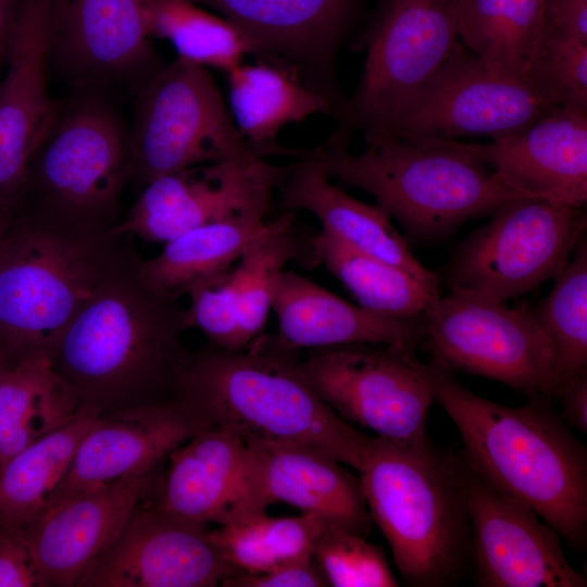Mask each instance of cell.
Returning a JSON list of instances; mask_svg holds the SVG:
<instances>
[{
  "mask_svg": "<svg viewBox=\"0 0 587 587\" xmlns=\"http://www.w3.org/2000/svg\"><path fill=\"white\" fill-rule=\"evenodd\" d=\"M433 402L453 422L467 466L498 491L530 508L573 549L587 547V451L551 405L508 407L483 398L430 359Z\"/></svg>",
  "mask_w": 587,
  "mask_h": 587,
  "instance_id": "obj_1",
  "label": "cell"
},
{
  "mask_svg": "<svg viewBox=\"0 0 587 587\" xmlns=\"http://www.w3.org/2000/svg\"><path fill=\"white\" fill-rule=\"evenodd\" d=\"M132 255L61 335L51 361L79 407L99 414L173 399L186 357L177 299L138 278Z\"/></svg>",
  "mask_w": 587,
  "mask_h": 587,
  "instance_id": "obj_2",
  "label": "cell"
},
{
  "mask_svg": "<svg viewBox=\"0 0 587 587\" xmlns=\"http://www.w3.org/2000/svg\"><path fill=\"white\" fill-rule=\"evenodd\" d=\"M173 399L203 428L230 432L247 444L314 446L358 472L371 438L325 403L295 352L271 336L238 351L209 345L187 352Z\"/></svg>",
  "mask_w": 587,
  "mask_h": 587,
  "instance_id": "obj_3",
  "label": "cell"
},
{
  "mask_svg": "<svg viewBox=\"0 0 587 587\" xmlns=\"http://www.w3.org/2000/svg\"><path fill=\"white\" fill-rule=\"evenodd\" d=\"M466 470L461 453L428 436L412 442L371 436L359 472L362 489L407 585L452 587L472 573Z\"/></svg>",
  "mask_w": 587,
  "mask_h": 587,
  "instance_id": "obj_4",
  "label": "cell"
},
{
  "mask_svg": "<svg viewBox=\"0 0 587 587\" xmlns=\"http://www.w3.org/2000/svg\"><path fill=\"white\" fill-rule=\"evenodd\" d=\"M305 158L329 179L373 196L413 242L444 240L520 196L457 140L382 137L359 153L323 143Z\"/></svg>",
  "mask_w": 587,
  "mask_h": 587,
  "instance_id": "obj_5",
  "label": "cell"
},
{
  "mask_svg": "<svg viewBox=\"0 0 587 587\" xmlns=\"http://www.w3.org/2000/svg\"><path fill=\"white\" fill-rule=\"evenodd\" d=\"M125 235L37 214L0 239V353L52 352L75 315L130 254Z\"/></svg>",
  "mask_w": 587,
  "mask_h": 587,
  "instance_id": "obj_6",
  "label": "cell"
},
{
  "mask_svg": "<svg viewBox=\"0 0 587 587\" xmlns=\"http://www.w3.org/2000/svg\"><path fill=\"white\" fill-rule=\"evenodd\" d=\"M129 179L127 129L109 97L78 91L55 105L28 165L25 188L37 214L92 229H112Z\"/></svg>",
  "mask_w": 587,
  "mask_h": 587,
  "instance_id": "obj_7",
  "label": "cell"
},
{
  "mask_svg": "<svg viewBox=\"0 0 587 587\" xmlns=\"http://www.w3.org/2000/svg\"><path fill=\"white\" fill-rule=\"evenodd\" d=\"M461 0H373L354 48L364 49L359 84L326 143L384 137L400 108L449 59L459 40Z\"/></svg>",
  "mask_w": 587,
  "mask_h": 587,
  "instance_id": "obj_8",
  "label": "cell"
},
{
  "mask_svg": "<svg viewBox=\"0 0 587 587\" xmlns=\"http://www.w3.org/2000/svg\"><path fill=\"white\" fill-rule=\"evenodd\" d=\"M127 146L129 179L141 187L188 167L262 157L237 129L209 68L178 57L136 90Z\"/></svg>",
  "mask_w": 587,
  "mask_h": 587,
  "instance_id": "obj_9",
  "label": "cell"
},
{
  "mask_svg": "<svg viewBox=\"0 0 587 587\" xmlns=\"http://www.w3.org/2000/svg\"><path fill=\"white\" fill-rule=\"evenodd\" d=\"M454 249L442 273L450 291L495 300L524 295L555 278L586 236L583 207L512 198Z\"/></svg>",
  "mask_w": 587,
  "mask_h": 587,
  "instance_id": "obj_10",
  "label": "cell"
},
{
  "mask_svg": "<svg viewBox=\"0 0 587 587\" xmlns=\"http://www.w3.org/2000/svg\"><path fill=\"white\" fill-rule=\"evenodd\" d=\"M421 341L433 360L499 382L529 399H553L552 352L530 308L449 291L421 316Z\"/></svg>",
  "mask_w": 587,
  "mask_h": 587,
  "instance_id": "obj_11",
  "label": "cell"
},
{
  "mask_svg": "<svg viewBox=\"0 0 587 587\" xmlns=\"http://www.w3.org/2000/svg\"><path fill=\"white\" fill-rule=\"evenodd\" d=\"M301 364L320 397L348 423L395 442L427 437L433 399L426 363L415 351L350 344L313 349Z\"/></svg>",
  "mask_w": 587,
  "mask_h": 587,
  "instance_id": "obj_12",
  "label": "cell"
},
{
  "mask_svg": "<svg viewBox=\"0 0 587 587\" xmlns=\"http://www.w3.org/2000/svg\"><path fill=\"white\" fill-rule=\"evenodd\" d=\"M557 107L534 80L488 71L459 41L439 71L400 108L384 137L497 139L524 129Z\"/></svg>",
  "mask_w": 587,
  "mask_h": 587,
  "instance_id": "obj_13",
  "label": "cell"
},
{
  "mask_svg": "<svg viewBox=\"0 0 587 587\" xmlns=\"http://www.w3.org/2000/svg\"><path fill=\"white\" fill-rule=\"evenodd\" d=\"M237 25L255 43L257 60L290 70L324 96L339 122L348 97L338 79V60L354 48L373 0H189Z\"/></svg>",
  "mask_w": 587,
  "mask_h": 587,
  "instance_id": "obj_14",
  "label": "cell"
},
{
  "mask_svg": "<svg viewBox=\"0 0 587 587\" xmlns=\"http://www.w3.org/2000/svg\"><path fill=\"white\" fill-rule=\"evenodd\" d=\"M289 168L263 157L202 164L143 186L111 232L165 243L196 227L238 217L267 218Z\"/></svg>",
  "mask_w": 587,
  "mask_h": 587,
  "instance_id": "obj_15",
  "label": "cell"
},
{
  "mask_svg": "<svg viewBox=\"0 0 587 587\" xmlns=\"http://www.w3.org/2000/svg\"><path fill=\"white\" fill-rule=\"evenodd\" d=\"M140 0H48V61L77 91L137 90L162 64Z\"/></svg>",
  "mask_w": 587,
  "mask_h": 587,
  "instance_id": "obj_16",
  "label": "cell"
},
{
  "mask_svg": "<svg viewBox=\"0 0 587 587\" xmlns=\"http://www.w3.org/2000/svg\"><path fill=\"white\" fill-rule=\"evenodd\" d=\"M154 507L179 521L204 526L245 522L266 514L261 463L237 435L203 428L167 457Z\"/></svg>",
  "mask_w": 587,
  "mask_h": 587,
  "instance_id": "obj_17",
  "label": "cell"
},
{
  "mask_svg": "<svg viewBox=\"0 0 587 587\" xmlns=\"http://www.w3.org/2000/svg\"><path fill=\"white\" fill-rule=\"evenodd\" d=\"M466 497L476 586H587L585 576L567 560L560 535L530 508L492 488L469 466Z\"/></svg>",
  "mask_w": 587,
  "mask_h": 587,
  "instance_id": "obj_18",
  "label": "cell"
},
{
  "mask_svg": "<svg viewBox=\"0 0 587 587\" xmlns=\"http://www.w3.org/2000/svg\"><path fill=\"white\" fill-rule=\"evenodd\" d=\"M204 526L139 504L80 587H211L237 574Z\"/></svg>",
  "mask_w": 587,
  "mask_h": 587,
  "instance_id": "obj_19",
  "label": "cell"
},
{
  "mask_svg": "<svg viewBox=\"0 0 587 587\" xmlns=\"http://www.w3.org/2000/svg\"><path fill=\"white\" fill-rule=\"evenodd\" d=\"M154 471L125 476L49 505L23 534L42 586H77L155 487Z\"/></svg>",
  "mask_w": 587,
  "mask_h": 587,
  "instance_id": "obj_20",
  "label": "cell"
},
{
  "mask_svg": "<svg viewBox=\"0 0 587 587\" xmlns=\"http://www.w3.org/2000/svg\"><path fill=\"white\" fill-rule=\"evenodd\" d=\"M461 145L520 196L586 204L587 111L557 107L515 134Z\"/></svg>",
  "mask_w": 587,
  "mask_h": 587,
  "instance_id": "obj_21",
  "label": "cell"
},
{
  "mask_svg": "<svg viewBox=\"0 0 587 587\" xmlns=\"http://www.w3.org/2000/svg\"><path fill=\"white\" fill-rule=\"evenodd\" d=\"M201 429L175 399L99 414L49 505L125 476L151 473Z\"/></svg>",
  "mask_w": 587,
  "mask_h": 587,
  "instance_id": "obj_22",
  "label": "cell"
},
{
  "mask_svg": "<svg viewBox=\"0 0 587 587\" xmlns=\"http://www.w3.org/2000/svg\"><path fill=\"white\" fill-rule=\"evenodd\" d=\"M48 0H23L0 83V202L25 188L55 104L48 91Z\"/></svg>",
  "mask_w": 587,
  "mask_h": 587,
  "instance_id": "obj_23",
  "label": "cell"
},
{
  "mask_svg": "<svg viewBox=\"0 0 587 587\" xmlns=\"http://www.w3.org/2000/svg\"><path fill=\"white\" fill-rule=\"evenodd\" d=\"M272 310L278 332L271 338L288 351L350 344H383L415 351L421 341L422 315L400 319L370 311L294 271L280 274Z\"/></svg>",
  "mask_w": 587,
  "mask_h": 587,
  "instance_id": "obj_24",
  "label": "cell"
},
{
  "mask_svg": "<svg viewBox=\"0 0 587 587\" xmlns=\"http://www.w3.org/2000/svg\"><path fill=\"white\" fill-rule=\"evenodd\" d=\"M284 211H307L328 232L349 247L398 266L434 296H440L438 275L412 253L409 241L391 224L377 204L354 199L332 183L309 158L289 164L277 188Z\"/></svg>",
  "mask_w": 587,
  "mask_h": 587,
  "instance_id": "obj_25",
  "label": "cell"
},
{
  "mask_svg": "<svg viewBox=\"0 0 587 587\" xmlns=\"http://www.w3.org/2000/svg\"><path fill=\"white\" fill-rule=\"evenodd\" d=\"M247 445L261 463L268 504L282 501L360 536L370 535L373 522L361 479L333 454L301 444Z\"/></svg>",
  "mask_w": 587,
  "mask_h": 587,
  "instance_id": "obj_26",
  "label": "cell"
},
{
  "mask_svg": "<svg viewBox=\"0 0 587 587\" xmlns=\"http://www.w3.org/2000/svg\"><path fill=\"white\" fill-rule=\"evenodd\" d=\"M230 114L247 142L262 157L285 155L299 160L307 149L276 143L279 132L311 115L336 120L333 104L307 87L290 70L272 61L240 63L226 73Z\"/></svg>",
  "mask_w": 587,
  "mask_h": 587,
  "instance_id": "obj_27",
  "label": "cell"
},
{
  "mask_svg": "<svg viewBox=\"0 0 587 587\" xmlns=\"http://www.w3.org/2000/svg\"><path fill=\"white\" fill-rule=\"evenodd\" d=\"M545 0H461L459 40L498 75L529 78L541 42Z\"/></svg>",
  "mask_w": 587,
  "mask_h": 587,
  "instance_id": "obj_28",
  "label": "cell"
},
{
  "mask_svg": "<svg viewBox=\"0 0 587 587\" xmlns=\"http://www.w3.org/2000/svg\"><path fill=\"white\" fill-rule=\"evenodd\" d=\"M80 407L47 355L13 363L0 383V467L75 417Z\"/></svg>",
  "mask_w": 587,
  "mask_h": 587,
  "instance_id": "obj_29",
  "label": "cell"
},
{
  "mask_svg": "<svg viewBox=\"0 0 587 587\" xmlns=\"http://www.w3.org/2000/svg\"><path fill=\"white\" fill-rule=\"evenodd\" d=\"M270 221L238 217L190 229L165 242L155 257L139 260L137 276L149 289L178 299L192 283L233 266Z\"/></svg>",
  "mask_w": 587,
  "mask_h": 587,
  "instance_id": "obj_30",
  "label": "cell"
},
{
  "mask_svg": "<svg viewBox=\"0 0 587 587\" xmlns=\"http://www.w3.org/2000/svg\"><path fill=\"white\" fill-rule=\"evenodd\" d=\"M97 415V411L80 407L73 420L0 467L1 525L22 528L49 505Z\"/></svg>",
  "mask_w": 587,
  "mask_h": 587,
  "instance_id": "obj_31",
  "label": "cell"
},
{
  "mask_svg": "<svg viewBox=\"0 0 587 587\" xmlns=\"http://www.w3.org/2000/svg\"><path fill=\"white\" fill-rule=\"evenodd\" d=\"M309 255L354 296L359 305L389 316H421L439 297L404 270L360 252L321 229L307 240Z\"/></svg>",
  "mask_w": 587,
  "mask_h": 587,
  "instance_id": "obj_32",
  "label": "cell"
},
{
  "mask_svg": "<svg viewBox=\"0 0 587 587\" xmlns=\"http://www.w3.org/2000/svg\"><path fill=\"white\" fill-rule=\"evenodd\" d=\"M151 37L167 40L178 58L225 74L257 55L255 43L229 20L189 0H140Z\"/></svg>",
  "mask_w": 587,
  "mask_h": 587,
  "instance_id": "obj_33",
  "label": "cell"
},
{
  "mask_svg": "<svg viewBox=\"0 0 587 587\" xmlns=\"http://www.w3.org/2000/svg\"><path fill=\"white\" fill-rule=\"evenodd\" d=\"M298 212L284 211L245 250L233 266V294L241 350L263 335L272 300L287 263L308 250L295 230Z\"/></svg>",
  "mask_w": 587,
  "mask_h": 587,
  "instance_id": "obj_34",
  "label": "cell"
},
{
  "mask_svg": "<svg viewBox=\"0 0 587 587\" xmlns=\"http://www.w3.org/2000/svg\"><path fill=\"white\" fill-rule=\"evenodd\" d=\"M552 352L553 399L587 370V240L584 236L554 278L549 294L530 308Z\"/></svg>",
  "mask_w": 587,
  "mask_h": 587,
  "instance_id": "obj_35",
  "label": "cell"
},
{
  "mask_svg": "<svg viewBox=\"0 0 587 587\" xmlns=\"http://www.w3.org/2000/svg\"><path fill=\"white\" fill-rule=\"evenodd\" d=\"M327 521L313 513L290 517L266 514L218 525L209 537L238 573L259 574L312 559Z\"/></svg>",
  "mask_w": 587,
  "mask_h": 587,
  "instance_id": "obj_36",
  "label": "cell"
},
{
  "mask_svg": "<svg viewBox=\"0 0 587 587\" xmlns=\"http://www.w3.org/2000/svg\"><path fill=\"white\" fill-rule=\"evenodd\" d=\"M312 558L328 586H399L378 547L333 522L324 526Z\"/></svg>",
  "mask_w": 587,
  "mask_h": 587,
  "instance_id": "obj_37",
  "label": "cell"
},
{
  "mask_svg": "<svg viewBox=\"0 0 587 587\" xmlns=\"http://www.w3.org/2000/svg\"><path fill=\"white\" fill-rule=\"evenodd\" d=\"M529 77L557 105L587 111V41L544 27Z\"/></svg>",
  "mask_w": 587,
  "mask_h": 587,
  "instance_id": "obj_38",
  "label": "cell"
},
{
  "mask_svg": "<svg viewBox=\"0 0 587 587\" xmlns=\"http://www.w3.org/2000/svg\"><path fill=\"white\" fill-rule=\"evenodd\" d=\"M234 266V265H233ZM233 266L189 285V305L183 310L185 328L199 329L209 345L218 349L241 350L233 294Z\"/></svg>",
  "mask_w": 587,
  "mask_h": 587,
  "instance_id": "obj_39",
  "label": "cell"
},
{
  "mask_svg": "<svg viewBox=\"0 0 587 587\" xmlns=\"http://www.w3.org/2000/svg\"><path fill=\"white\" fill-rule=\"evenodd\" d=\"M40 580L22 528L0 524V587H34Z\"/></svg>",
  "mask_w": 587,
  "mask_h": 587,
  "instance_id": "obj_40",
  "label": "cell"
},
{
  "mask_svg": "<svg viewBox=\"0 0 587 587\" xmlns=\"http://www.w3.org/2000/svg\"><path fill=\"white\" fill-rule=\"evenodd\" d=\"M225 587H323L328 586L313 558L259 574L237 573L221 584Z\"/></svg>",
  "mask_w": 587,
  "mask_h": 587,
  "instance_id": "obj_41",
  "label": "cell"
},
{
  "mask_svg": "<svg viewBox=\"0 0 587 587\" xmlns=\"http://www.w3.org/2000/svg\"><path fill=\"white\" fill-rule=\"evenodd\" d=\"M545 27L587 41V0H545Z\"/></svg>",
  "mask_w": 587,
  "mask_h": 587,
  "instance_id": "obj_42",
  "label": "cell"
},
{
  "mask_svg": "<svg viewBox=\"0 0 587 587\" xmlns=\"http://www.w3.org/2000/svg\"><path fill=\"white\" fill-rule=\"evenodd\" d=\"M560 417L571 428L587 433V370L578 373L561 389L558 397Z\"/></svg>",
  "mask_w": 587,
  "mask_h": 587,
  "instance_id": "obj_43",
  "label": "cell"
},
{
  "mask_svg": "<svg viewBox=\"0 0 587 587\" xmlns=\"http://www.w3.org/2000/svg\"><path fill=\"white\" fill-rule=\"evenodd\" d=\"M23 0H0V74L5 65Z\"/></svg>",
  "mask_w": 587,
  "mask_h": 587,
  "instance_id": "obj_44",
  "label": "cell"
},
{
  "mask_svg": "<svg viewBox=\"0 0 587 587\" xmlns=\"http://www.w3.org/2000/svg\"><path fill=\"white\" fill-rule=\"evenodd\" d=\"M10 204L0 202V239L3 236V230L7 226V215Z\"/></svg>",
  "mask_w": 587,
  "mask_h": 587,
  "instance_id": "obj_45",
  "label": "cell"
},
{
  "mask_svg": "<svg viewBox=\"0 0 587 587\" xmlns=\"http://www.w3.org/2000/svg\"><path fill=\"white\" fill-rule=\"evenodd\" d=\"M10 366L11 365L9 364V362L0 353V383L2 378L4 377L5 373L8 372V370L10 369Z\"/></svg>",
  "mask_w": 587,
  "mask_h": 587,
  "instance_id": "obj_46",
  "label": "cell"
}]
</instances>
